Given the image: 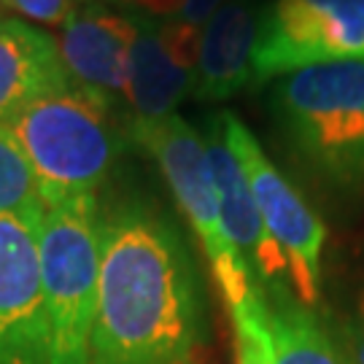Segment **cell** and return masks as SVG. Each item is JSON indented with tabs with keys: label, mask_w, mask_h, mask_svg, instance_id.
Returning <instances> with one entry per match:
<instances>
[{
	"label": "cell",
	"mask_w": 364,
	"mask_h": 364,
	"mask_svg": "<svg viewBox=\"0 0 364 364\" xmlns=\"http://www.w3.org/2000/svg\"><path fill=\"white\" fill-rule=\"evenodd\" d=\"M205 302L176 224L144 203L100 213L92 364H203Z\"/></svg>",
	"instance_id": "6da1fadb"
},
{
	"label": "cell",
	"mask_w": 364,
	"mask_h": 364,
	"mask_svg": "<svg viewBox=\"0 0 364 364\" xmlns=\"http://www.w3.org/2000/svg\"><path fill=\"white\" fill-rule=\"evenodd\" d=\"M138 36L132 14H117L100 3L73 9L63 22L60 54L70 78L114 103L127 92L130 52Z\"/></svg>",
	"instance_id": "30bf717a"
},
{
	"label": "cell",
	"mask_w": 364,
	"mask_h": 364,
	"mask_svg": "<svg viewBox=\"0 0 364 364\" xmlns=\"http://www.w3.org/2000/svg\"><path fill=\"white\" fill-rule=\"evenodd\" d=\"M0 19H3V16H0Z\"/></svg>",
	"instance_id": "ffe728a7"
},
{
	"label": "cell",
	"mask_w": 364,
	"mask_h": 364,
	"mask_svg": "<svg viewBox=\"0 0 364 364\" xmlns=\"http://www.w3.org/2000/svg\"><path fill=\"white\" fill-rule=\"evenodd\" d=\"M343 353L348 364H364V294L356 302V311L343 326Z\"/></svg>",
	"instance_id": "ac0fdd59"
},
{
	"label": "cell",
	"mask_w": 364,
	"mask_h": 364,
	"mask_svg": "<svg viewBox=\"0 0 364 364\" xmlns=\"http://www.w3.org/2000/svg\"><path fill=\"white\" fill-rule=\"evenodd\" d=\"M0 213H14L33 224H41L46 213L36 173L6 124H0Z\"/></svg>",
	"instance_id": "9a60e30c"
},
{
	"label": "cell",
	"mask_w": 364,
	"mask_h": 364,
	"mask_svg": "<svg viewBox=\"0 0 364 364\" xmlns=\"http://www.w3.org/2000/svg\"><path fill=\"white\" fill-rule=\"evenodd\" d=\"M38 227L0 213V364H52Z\"/></svg>",
	"instance_id": "ba28073f"
},
{
	"label": "cell",
	"mask_w": 364,
	"mask_h": 364,
	"mask_svg": "<svg viewBox=\"0 0 364 364\" xmlns=\"http://www.w3.org/2000/svg\"><path fill=\"white\" fill-rule=\"evenodd\" d=\"M108 111L111 100L73 81L3 122L22 146L46 208L95 195L105 181L122 154V138Z\"/></svg>",
	"instance_id": "7a4b0ae2"
},
{
	"label": "cell",
	"mask_w": 364,
	"mask_h": 364,
	"mask_svg": "<svg viewBox=\"0 0 364 364\" xmlns=\"http://www.w3.org/2000/svg\"><path fill=\"white\" fill-rule=\"evenodd\" d=\"M224 3L227 0H186V11H183L181 22L203 27L210 19V14L216 11L219 6H224Z\"/></svg>",
	"instance_id": "d6986e66"
},
{
	"label": "cell",
	"mask_w": 364,
	"mask_h": 364,
	"mask_svg": "<svg viewBox=\"0 0 364 364\" xmlns=\"http://www.w3.org/2000/svg\"><path fill=\"white\" fill-rule=\"evenodd\" d=\"M259 14L251 0H227L200 27L195 95L203 103L230 100L254 84V43Z\"/></svg>",
	"instance_id": "8fae6325"
},
{
	"label": "cell",
	"mask_w": 364,
	"mask_h": 364,
	"mask_svg": "<svg viewBox=\"0 0 364 364\" xmlns=\"http://www.w3.org/2000/svg\"><path fill=\"white\" fill-rule=\"evenodd\" d=\"M267 326L273 364H348L343 348L299 299L281 297L267 302Z\"/></svg>",
	"instance_id": "5bb4252c"
},
{
	"label": "cell",
	"mask_w": 364,
	"mask_h": 364,
	"mask_svg": "<svg viewBox=\"0 0 364 364\" xmlns=\"http://www.w3.org/2000/svg\"><path fill=\"white\" fill-rule=\"evenodd\" d=\"M38 254L52 364H92L100 278V210L95 195L46 208L38 227Z\"/></svg>",
	"instance_id": "277c9868"
},
{
	"label": "cell",
	"mask_w": 364,
	"mask_h": 364,
	"mask_svg": "<svg viewBox=\"0 0 364 364\" xmlns=\"http://www.w3.org/2000/svg\"><path fill=\"white\" fill-rule=\"evenodd\" d=\"M346 60H364V0H275L262 9L254 84Z\"/></svg>",
	"instance_id": "52a82bcc"
},
{
	"label": "cell",
	"mask_w": 364,
	"mask_h": 364,
	"mask_svg": "<svg viewBox=\"0 0 364 364\" xmlns=\"http://www.w3.org/2000/svg\"><path fill=\"white\" fill-rule=\"evenodd\" d=\"M278 127L326 181L364 186V60L284 73L273 87Z\"/></svg>",
	"instance_id": "3957f363"
},
{
	"label": "cell",
	"mask_w": 364,
	"mask_h": 364,
	"mask_svg": "<svg viewBox=\"0 0 364 364\" xmlns=\"http://www.w3.org/2000/svg\"><path fill=\"white\" fill-rule=\"evenodd\" d=\"M130 127L132 138L156 159L170 192L176 195L183 216L200 237L227 308L232 311L243 299L254 297L259 289L221 224L219 192L210 170L208 144L178 114L159 122H132Z\"/></svg>",
	"instance_id": "5b68a950"
},
{
	"label": "cell",
	"mask_w": 364,
	"mask_h": 364,
	"mask_svg": "<svg viewBox=\"0 0 364 364\" xmlns=\"http://www.w3.org/2000/svg\"><path fill=\"white\" fill-rule=\"evenodd\" d=\"M235 364H273V343L267 326V299L259 291L243 299L232 311Z\"/></svg>",
	"instance_id": "2e32d148"
},
{
	"label": "cell",
	"mask_w": 364,
	"mask_h": 364,
	"mask_svg": "<svg viewBox=\"0 0 364 364\" xmlns=\"http://www.w3.org/2000/svg\"><path fill=\"white\" fill-rule=\"evenodd\" d=\"M205 144H208L210 170H213V181H216V192H219L221 224H224L230 243L240 254V259L246 262L248 273L267 302L291 297L287 257L262 221L251 183H248L240 162L235 159L232 149L227 146L219 117L208 119V141Z\"/></svg>",
	"instance_id": "9c48e42d"
},
{
	"label": "cell",
	"mask_w": 364,
	"mask_h": 364,
	"mask_svg": "<svg viewBox=\"0 0 364 364\" xmlns=\"http://www.w3.org/2000/svg\"><path fill=\"white\" fill-rule=\"evenodd\" d=\"M68 84L73 78L52 36L19 19H0V124Z\"/></svg>",
	"instance_id": "7c38bea8"
},
{
	"label": "cell",
	"mask_w": 364,
	"mask_h": 364,
	"mask_svg": "<svg viewBox=\"0 0 364 364\" xmlns=\"http://www.w3.org/2000/svg\"><path fill=\"white\" fill-rule=\"evenodd\" d=\"M138 36L130 52L127 100L135 122H159L176 114V105L195 90V70L178 65L159 36V19L132 14Z\"/></svg>",
	"instance_id": "4fadbf2b"
},
{
	"label": "cell",
	"mask_w": 364,
	"mask_h": 364,
	"mask_svg": "<svg viewBox=\"0 0 364 364\" xmlns=\"http://www.w3.org/2000/svg\"><path fill=\"white\" fill-rule=\"evenodd\" d=\"M0 9H11L41 25H63L76 9V0H0Z\"/></svg>",
	"instance_id": "e0dca14e"
},
{
	"label": "cell",
	"mask_w": 364,
	"mask_h": 364,
	"mask_svg": "<svg viewBox=\"0 0 364 364\" xmlns=\"http://www.w3.org/2000/svg\"><path fill=\"white\" fill-rule=\"evenodd\" d=\"M216 117L227 146L232 149L235 159L240 162L251 183L267 232L287 257L294 297L305 308H313L318 302V287H321V248L326 240L324 224L297 189L287 181V176L270 162V156L262 151L259 141L240 119L230 111H221Z\"/></svg>",
	"instance_id": "8992f818"
}]
</instances>
